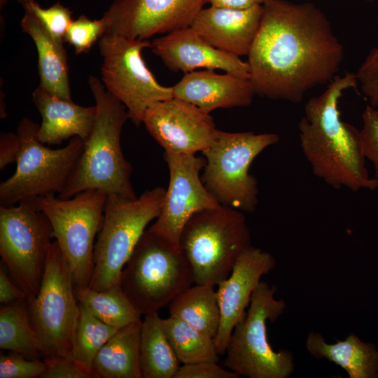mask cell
I'll list each match as a JSON object with an SVG mask.
<instances>
[{
    "mask_svg": "<svg viewBox=\"0 0 378 378\" xmlns=\"http://www.w3.org/2000/svg\"><path fill=\"white\" fill-rule=\"evenodd\" d=\"M248 54L255 94L294 104L329 83L344 60V47L326 15L315 4L265 0Z\"/></svg>",
    "mask_w": 378,
    "mask_h": 378,
    "instance_id": "6da1fadb",
    "label": "cell"
},
{
    "mask_svg": "<svg viewBox=\"0 0 378 378\" xmlns=\"http://www.w3.org/2000/svg\"><path fill=\"white\" fill-rule=\"evenodd\" d=\"M357 85L354 74L337 75L306 103L298 123L300 145L313 174L336 190L378 188L366 168L360 130L343 121L338 108L344 92Z\"/></svg>",
    "mask_w": 378,
    "mask_h": 378,
    "instance_id": "7a4b0ae2",
    "label": "cell"
},
{
    "mask_svg": "<svg viewBox=\"0 0 378 378\" xmlns=\"http://www.w3.org/2000/svg\"><path fill=\"white\" fill-rule=\"evenodd\" d=\"M88 83L95 99L94 123L66 188L57 197L68 199L96 190L134 200L137 197L130 181L132 166L120 144L123 125L130 119L127 110L97 78L90 76Z\"/></svg>",
    "mask_w": 378,
    "mask_h": 378,
    "instance_id": "3957f363",
    "label": "cell"
},
{
    "mask_svg": "<svg viewBox=\"0 0 378 378\" xmlns=\"http://www.w3.org/2000/svg\"><path fill=\"white\" fill-rule=\"evenodd\" d=\"M251 234L243 212L218 205L193 214L183 227L179 248L195 284L217 286L230 275Z\"/></svg>",
    "mask_w": 378,
    "mask_h": 378,
    "instance_id": "277c9868",
    "label": "cell"
},
{
    "mask_svg": "<svg viewBox=\"0 0 378 378\" xmlns=\"http://www.w3.org/2000/svg\"><path fill=\"white\" fill-rule=\"evenodd\" d=\"M165 192L164 188L157 187L134 200L107 195L88 288L102 291L119 284L121 272L146 227L160 215Z\"/></svg>",
    "mask_w": 378,
    "mask_h": 378,
    "instance_id": "5b68a950",
    "label": "cell"
},
{
    "mask_svg": "<svg viewBox=\"0 0 378 378\" xmlns=\"http://www.w3.org/2000/svg\"><path fill=\"white\" fill-rule=\"evenodd\" d=\"M119 284L136 309L146 316L169 304L194 281L180 248L146 230L121 272Z\"/></svg>",
    "mask_w": 378,
    "mask_h": 378,
    "instance_id": "8992f818",
    "label": "cell"
},
{
    "mask_svg": "<svg viewBox=\"0 0 378 378\" xmlns=\"http://www.w3.org/2000/svg\"><path fill=\"white\" fill-rule=\"evenodd\" d=\"M276 288L260 281L254 290L248 311L234 328L223 366L239 377L287 378L295 369L288 350L275 351L269 343L267 322L274 323L284 312L286 302L275 298Z\"/></svg>",
    "mask_w": 378,
    "mask_h": 378,
    "instance_id": "52a82bcc",
    "label": "cell"
},
{
    "mask_svg": "<svg viewBox=\"0 0 378 378\" xmlns=\"http://www.w3.org/2000/svg\"><path fill=\"white\" fill-rule=\"evenodd\" d=\"M279 141L274 133L218 130L212 144L202 152L205 159L203 184L220 204L242 212L254 211L259 190L256 178L249 173L250 166L260 153Z\"/></svg>",
    "mask_w": 378,
    "mask_h": 378,
    "instance_id": "ba28073f",
    "label": "cell"
},
{
    "mask_svg": "<svg viewBox=\"0 0 378 378\" xmlns=\"http://www.w3.org/2000/svg\"><path fill=\"white\" fill-rule=\"evenodd\" d=\"M39 125L24 118L17 128L21 148L15 173L0 184L1 206L48 195H60L66 188L83 151L84 141L73 137L63 148L51 149L39 141Z\"/></svg>",
    "mask_w": 378,
    "mask_h": 378,
    "instance_id": "9c48e42d",
    "label": "cell"
},
{
    "mask_svg": "<svg viewBox=\"0 0 378 378\" xmlns=\"http://www.w3.org/2000/svg\"><path fill=\"white\" fill-rule=\"evenodd\" d=\"M107 195L89 190L68 199L55 195L36 198L48 218L66 260L75 288H88L94 270V241L99 230Z\"/></svg>",
    "mask_w": 378,
    "mask_h": 378,
    "instance_id": "30bf717a",
    "label": "cell"
},
{
    "mask_svg": "<svg viewBox=\"0 0 378 378\" xmlns=\"http://www.w3.org/2000/svg\"><path fill=\"white\" fill-rule=\"evenodd\" d=\"M52 238L50 221L36 199L0 206L1 262L27 300L39 290Z\"/></svg>",
    "mask_w": 378,
    "mask_h": 378,
    "instance_id": "8fae6325",
    "label": "cell"
},
{
    "mask_svg": "<svg viewBox=\"0 0 378 378\" xmlns=\"http://www.w3.org/2000/svg\"><path fill=\"white\" fill-rule=\"evenodd\" d=\"M27 300L42 358L70 356L80 305L69 266L56 241L50 246L39 290Z\"/></svg>",
    "mask_w": 378,
    "mask_h": 378,
    "instance_id": "7c38bea8",
    "label": "cell"
},
{
    "mask_svg": "<svg viewBox=\"0 0 378 378\" xmlns=\"http://www.w3.org/2000/svg\"><path fill=\"white\" fill-rule=\"evenodd\" d=\"M98 45L102 57V83L125 106L136 126L142 123L144 112L151 104L173 97L172 87L160 85L141 57L144 49L151 48V42L105 34Z\"/></svg>",
    "mask_w": 378,
    "mask_h": 378,
    "instance_id": "4fadbf2b",
    "label": "cell"
},
{
    "mask_svg": "<svg viewBox=\"0 0 378 378\" xmlns=\"http://www.w3.org/2000/svg\"><path fill=\"white\" fill-rule=\"evenodd\" d=\"M169 181L160 215L147 229L179 248L183 227L195 213L220 205L203 184L205 159L195 155L164 152Z\"/></svg>",
    "mask_w": 378,
    "mask_h": 378,
    "instance_id": "5bb4252c",
    "label": "cell"
},
{
    "mask_svg": "<svg viewBox=\"0 0 378 378\" xmlns=\"http://www.w3.org/2000/svg\"><path fill=\"white\" fill-rule=\"evenodd\" d=\"M206 0H114L103 14L106 34L147 40L191 27Z\"/></svg>",
    "mask_w": 378,
    "mask_h": 378,
    "instance_id": "9a60e30c",
    "label": "cell"
},
{
    "mask_svg": "<svg viewBox=\"0 0 378 378\" xmlns=\"http://www.w3.org/2000/svg\"><path fill=\"white\" fill-rule=\"evenodd\" d=\"M142 123L164 152L184 155L207 148L218 130L210 113L175 97L151 104Z\"/></svg>",
    "mask_w": 378,
    "mask_h": 378,
    "instance_id": "2e32d148",
    "label": "cell"
},
{
    "mask_svg": "<svg viewBox=\"0 0 378 378\" xmlns=\"http://www.w3.org/2000/svg\"><path fill=\"white\" fill-rule=\"evenodd\" d=\"M275 266L272 254L251 245L239 257L227 278L217 285L220 322L214 342L219 355L225 354L232 332L245 315L261 277Z\"/></svg>",
    "mask_w": 378,
    "mask_h": 378,
    "instance_id": "e0dca14e",
    "label": "cell"
},
{
    "mask_svg": "<svg viewBox=\"0 0 378 378\" xmlns=\"http://www.w3.org/2000/svg\"><path fill=\"white\" fill-rule=\"evenodd\" d=\"M151 50L174 72L184 74L197 69H221L249 78L247 62L218 50L206 42L191 27H184L155 38Z\"/></svg>",
    "mask_w": 378,
    "mask_h": 378,
    "instance_id": "ac0fdd59",
    "label": "cell"
},
{
    "mask_svg": "<svg viewBox=\"0 0 378 378\" xmlns=\"http://www.w3.org/2000/svg\"><path fill=\"white\" fill-rule=\"evenodd\" d=\"M262 13V5L242 10L210 6L202 9L191 27L218 50L237 57L248 55Z\"/></svg>",
    "mask_w": 378,
    "mask_h": 378,
    "instance_id": "d6986e66",
    "label": "cell"
},
{
    "mask_svg": "<svg viewBox=\"0 0 378 378\" xmlns=\"http://www.w3.org/2000/svg\"><path fill=\"white\" fill-rule=\"evenodd\" d=\"M172 88L173 97L190 102L209 113L218 108L248 106L255 94L249 78L207 69L184 74Z\"/></svg>",
    "mask_w": 378,
    "mask_h": 378,
    "instance_id": "ffe728a7",
    "label": "cell"
},
{
    "mask_svg": "<svg viewBox=\"0 0 378 378\" xmlns=\"http://www.w3.org/2000/svg\"><path fill=\"white\" fill-rule=\"evenodd\" d=\"M32 100L42 118L36 133L41 143L56 145L69 138L77 136L85 141L89 137L95 120V106L78 105L50 94L40 85L33 92Z\"/></svg>",
    "mask_w": 378,
    "mask_h": 378,
    "instance_id": "44dd1931",
    "label": "cell"
},
{
    "mask_svg": "<svg viewBox=\"0 0 378 378\" xmlns=\"http://www.w3.org/2000/svg\"><path fill=\"white\" fill-rule=\"evenodd\" d=\"M23 8L20 27L36 46L40 85L53 95L71 100L67 55L63 43L49 34L29 6Z\"/></svg>",
    "mask_w": 378,
    "mask_h": 378,
    "instance_id": "7402d4cb",
    "label": "cell"
},
{
    "mask_svg": "<svg viewBox=\"0 0 378 378\" xmlns=\"http://www.w3.org/2000/svg\"><path fill=\"white\" fill-rule=\"evenodd\" d=\"M306 348L315 358H326L340 366L349 378L378 377V351L376 346L361 341L354 333L344 340L328 344L321 333L312 331L307 337Z\"/></svg>",
    "mask_w": 378,
    "mask_h": 378,
    "instance_id": "603a6c76",
    "label": "cell"
},
{
    "mask_svg": "<svg viewBox=\"0 0 378 378\" xmlns=\"http://www.w3.org/2000/svg\"><path fill=\"white\" fill-rule=\"evenodd\" d=\"M142 321L119 328L98 351L92 363L95 378H142L139 344Z\"/></svg>",
    "mask_w": 378,
    "mask_h": 378,
    "instance_id": "cb8c5ba5",
    "label": "cell"
},
{
    "mask_svg": "<svg viewBox=\"0 0 378 378\" xmlns=\"http://www.w3.org/2000/svg\"><path fill=\"white\" fill-rule=\"evenodd\" d=\"M139 360L143 378H174L180 368L158 312L146 315L142 321Z\"/></svg>",
    "mask_w": 378,
    "mask_h": 378,
    "instance_id": "d4e9b609",
    "label": "cell"
},
{
    "mask_svg": "<svg viewBox=\"0 0 378 378\" xmlns=\"http://www.w3.org/2000/svg\"><path fill=\"white\" fill-rule=\"evenodd\" d=\"M169 311L170 316L188 323L213 339L216 337L220 313L214 286H191L169 303Z\"/></svg>",
    "mask_w": 378,
    "mask_h": 378,
    "instance_id": "484cf974",
    "label": "cell"
},
{
    "mask_svg": "<svg viewBox=\"0 0 378 378\" xmlns=\"http://www.w3.org/2000/svg\"><path fill=\"white\" fill-rule=\"evenodd\" d=\"M0 348L31 359L42 358L31 323L27 299L4 304L0 309Z\"/></svg>",
    "mask_w": 378,
    "mask_h": 378,
    "instance_id": "4316f807",
    "label": "cell"
},
{
    "mask_svg": "<svg viewBox=\"0 0 378 378\" xmlns=\"http://www.w3.org/2000/svg\"><path fill=\"white\" fill-rule=\"evenodd\" d=\"M76 298L95 317L115 328L141 321V314L122 291L120 284L104 290L75 288Z\"/></svg>",
    "mask_w": 378,
    "mask_h": 378,
    "instance_id": "83f0119b",
    "label": "cell"
},
{
    "mask_svg": "<svg viewBox=\"0 0 378 378\" xmlns=\"http://www.w3.org/2000/svg\"><path fill=\"white\" fill-rule=\"evenodd\" d=\"M164 332L178 360L183 364L219 360L214 339L188 323L169 316L162 318Z\"/></svg>",
    "mask_w": 378,
    "mask_h": 378,
    "instance_id": "f1b7e54d",
    "label": "cell"
},
{
    "mask_svg": "<svg viewBox=\"0 0 378 378\" xmlns=\"http://www.w3.org/2000/svg\"><path fill=\"white\" fill-rule=\"evenodd\" d=\"M79 305L70 356L92 370L98 351L118 329L95 317L82 304Z\"/></svg>",
    "mask_w": 378,
    "mask_h": 378,
    "instance_id": "f546056e",
    "label": "cell"
},
{
    "mask_svg": "<svg viewBox=\"0 0 378 378\" xmlns=\"http://www.w3.org/2000/svg\"><path fill=\"white\" fill-rule=\"evenodd\" d=\"M106 31V22L103 18L90 20L84 15H80L71 23L64 37V42L74 48L76 55L88 53L92 46Z\"/></svg>",
    "mask_w": 378,
    "mask_h": 378,
    "instance_id": "4dcf8cb0",
    "label": "cell"
},
{
    "mask_svg": "<svg viewBox=\"0 0 378 378\" xmlns=\"http://www.w3.org/2000/svg\"><path fill=\"white\" fill-rule=\"evenodd\" d=\"M29 6L38 18L49 34L57 41L64 43L66 33L74 20L71 10L57 2L50 7L43 8L35 0L24 6ZM23 6V7H24Z\"/></svg>",
    "mask_w": 378,
    "mask_h": 378,
    "instance_id": "1f68e13d",
    "label": "cell"
},
{
    "mask_svg": "<svg viewBox=\"0 0 378 378\" xmlns=\"http://www.w3.org/2000/svg\"><path fill=\"white\" fill-rule=\"evenodd\" d=\"M46 368L43 360L29 358L13 351L0 355V378L41 377Z\"/></svg>",
    "mask_w": 378,
    "mask_h": 378,
    "instance_id": "d6a6232c",
    "label": "cell"
},
{
    "mask_svg": "<svg viewBox=\"0 0 378 378\" xmlns=\"http://www.w3.org/2000/svg\"><path fill=\"white\" fill-rule=\"evenodd\" d=\"M46 368L41 378H95L91 369L71 356L43 358Z\"/></svg>",
    "mask_w": 378,
    "mask_h": 378,
    "instance_id": "836d02e7",
    "label": "cell"
},
{
    "mask_svg": "<svg viewBox=\"0 0 378 378\" xmlns=\"http://www.w3.org/2000/svg\"><path fill=\"white\" fill-rule=\"evenodd\" d=\"M356 76L369 104L378 107V46L372 48L360 66Z\"/></svg>",
    "mask_w": 378,
    "mask_h": 378,
    "instance_id": "e575fe53",
    "label": "cell"
},
{
    "mask_svg": "<svg viewBox=\"0 0 378 378\" xmlns=\"http://www.w3.org/2000/svg\"><path fill=\"white\" fill-rule=\"evenodd\" d=\"M362 121L360 132L364 156L373 164L378 179V113L375 108L368 104L362 114Z\"/></svg>",
    "mask_w": 378,
    "mask_h": 378,
    "instance_id": "d590c367",
    "label": "cell"
},
{
    "mask_svg": "<svg viewBox=\"0 0 378 378\" xmlns=\"http://www.w3.org/2000/svg\"><path fill=\"white\" fill-rule=\"evenodd\" d=\"M239 376L216 361H201L180 366L174 378H239Z\"/></svg>",
    "mask_w": 378,
    "mask_h": 378,
    "instance_id": "8d00e7d4",
    "label": "cell"
},
{
    "mask_svg": "<svg viewBox=\"0 0 378 378\" xmlns=\"http://www.w3.org/2000/svg\"><path fill=\"white\" fill-rule=\"evenodd\" d=\"M2 262L0 264V302L3 304L27 299L26 293L11 280Z\"/></svg>",
    "mask_w": 378,
    "mask_h": 378,
    "instance_id": "74e56055",
    "label": "cell"
},
{
    "mask_svg": "<svg viewBox=\"0 0 378 378\" xmlns=\"http://www.w3.org/2000/svg\"><path fill=\"white\" fill-rule=\"evenodd\" d=\"M21 148L20 139L13 132L1 133L0 135V169L16 162Z\"/></svg>",
    "mask_w": 378,
    "mask_h": 378,
    "instance_id": "f35d334b",
    "label": "cell"
},
{
    "mask_svg": "<svg viewBox=\"0 0 378 378\" xmlns=\"http://www.w3.org/2000/svg\"><path fill=\"white\" fill-rule=\"evenodd\" d=\"M265 0H206V4L219 8L237 10L247 9L257 5H262Z\"/></svg>",
    "mask_w": 378,
    "mask_h": 378,
    "instance_id": "ab89813d",
    "label": "cell"
},
{
    "mask_svg": "<svg viewBox=\"0 0 378 378\" xmlns=\"http://www.w3.org/2000/svg\"><path fill=\"white\" fill-rule=\"evenodd\" d=\"M8 0H0V10H1L4 6L8 3Z\"/></svg>",
    "mask_w": 378,
    "mask_h": 378,
    "instance_id": "60d3db41",
    "label": "cell"
},
{
    "mask_svg": "<svg viewBox=\"0 0 378 378\" xmlns=\"http://www.w3.org/2000/svg\"><path fill=\"white\" fill-rule=\"evenodd\" d=\"M33 1V0H18V3L21 4L22 6L26 5L28 2Z\"/></svg>",
    "mask_w": 378,
    "mask_h": 378,
    "instance_id": "b9f144b4",
    "label": "cell"
},
{
    "mask_svg": "<svg viewBox=\"0 0 378 378\" xmlns=\"http://www.w3.org/2000/svg\"><path fill=\"white\" fill-rule=\"evenodd\" d=\"M377 112L378 113V107L377 108H375Z\"/></svg>",
    "mask_w": 378,
    "mask_h": 378,
    "instance_id": "7bdbcfd3",
    "label": "cell"
},
{
    "mask_svg": "<svg viewBox=\"0 0 378 378\" xmlns=\"http://www.w3.org/2000/svg\"><path fill=\"white\" fill-rule=\"evenodd\" d=\"M367 1H373V0H367Z\"/></svg>",
    "mask_w": 378,
    "mask_h": 378,
    "instance_id": "ee69618b",
    "label": "cell"
}]
</instances>
